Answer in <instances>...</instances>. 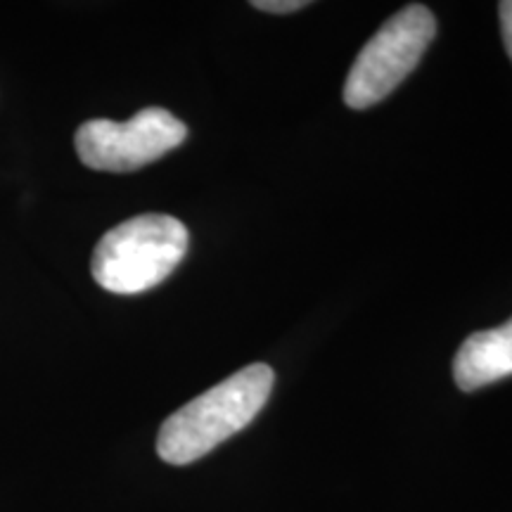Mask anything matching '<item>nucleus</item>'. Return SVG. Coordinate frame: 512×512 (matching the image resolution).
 Masks as SVG:
<instances>
[{
  "label": "nucleus",
  "mask_w": 512,
  "mask_h": 512,
  "mask_svg": "<svg viewBox=\"0 0 512 512\" xmlns=\"http://www.w3.org/2000/svg\"><path fill=\"white\" fill-rule=\"evenodd\" d=\"M273 382L275 375L266 363H252L195 396L164 420L157 437L159 458L169 465H188L204 458L259 415L271 396Z\"/></svg>",
  "instance_id": "1"
},
{
  "label": "nucleus",
  "mask_w": 512,
  "mask_h": 512,
  "mask_svg": "<svg viewBox=\"0 0 512 512\" xmlns=\"http://www.w3.org/2000/svg\"><path fill=\"white\" fill-rule=\"evenodd\" d=\"M188 242V228L174 216H133L100 238L91 261L95 283L112 294L152 290L176 271Z\"/></svg>",
  "instance_id": "2"
},
{
  "label": "nucleus",
  "mask_w": 512,
  "mask_h": 512,
  "mask_svg": "<svg viewBox=\"0 0 512 512\" xmlns=\"http://www.w3.org/2000/svg\"><path fill=\"white\" fill-rule=\"evenodd\" d=\"M437 36V19L425 5H406L377 29L344 81V102L366 110L387 98L418 67Z\"/></svg>",
  "instance_id": "3"
},
{
  "label": "nucleus",
  "mask_w": 512,
  "mask_h": 512,
  "mask_svg": "<svg viewBox=\"0 0 512 512\" xmlns=\"http://www.w3.org/2000/svg\"><path fill=\"white\" fill-rule=\"evenodd\" d=\"M185 136L188 126L181 119L162 107H147L128 121H86L76 131L74 145L88 169L126 174L176 150Z\"/></svg>",
  "instance_id": "4"
},
{
  "label": "nucleus",
  "mask_w": 512,
  "mask_h": 512,
  "mask_svg": "<svg viewBox=\"0 0 512 512\" xmlns=\"http://www.w3.org/2000/svg\"><path fill=\"white\" fill-rule=\"evenodd\" d=\"M512 375V318L491 330H479L460 344L453 358V380L463 392Z\"/></svg>",
  "instance_id": "5"
},
{
  "label": "nucleus",
  "mask_w": 512,
  "mask_h": 512,
  "mask_svg": "<svg viewBox=\"0 0 512 512\" xmlns=\"http://www.w3.org/2000/svg\"><path fill=\"white\" fill-rule=\"evenodd\" d=\"M256 10L275 12V15H287V12H297L306 8V0H254Z\"/></svg>",
  "instance_id": "6"
},
{
  "label": "nucleus",
  "mask_w": 512,
  "mask_h": 512,
  "mask_svg": "<svg viewBox=\"0 0 512 512\" xmlns=\"http://www.w3.org/2000/svg\"><path fill=\"white\" fill-rule=\"evenodd\" d=\"M498 15H501L505 50H508V55L512 60V0H505V3L498 5Z\"/></svg>",
  "instance_id": "7"
}]
</instances>
